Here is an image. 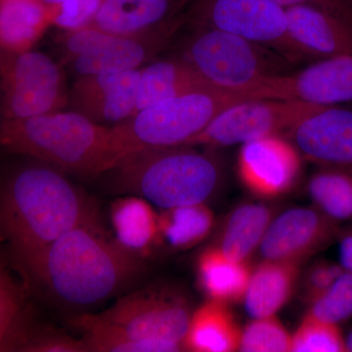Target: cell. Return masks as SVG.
I'll use <instances>...</instances> for the list:
<instances>
[{
  "instance_id": "1",
  "label": "cell",
  "mask_w": 352,
  "mask_h": 352,
  "mask_svg": "<svg viewBox=\"0 0 352 352\" xmlns=\"http://www.w3.org/2000/svg\"><path fill=\"white\" fill-rule=\"evenodd\" d=\"M20 268L27 286L60 305L87 307L126 288L143 265L140 256L104 232L94 219L65 233Z\"/></svg>"
},
{
  "instance_id": "2",
  "label": "cell",
  "mask_w": 352,
  "mask_h": 352,
  "mask_svg": "<svg viewBox=\"0 0 352 352\" xmlns=\"http://www.w3.org/2000/svg\"><path fill=\"white\" fill-rule=\"evenodd\" d=\"M97 219L91 201L63 171L47 164L20 166L1 191L2 239L22 265L65 233Z\"/></svg>"
},
{
  "instance_id": "3",
  "label": "cell",
  "mask_w": 352,
  "mask_h": 352,
  "mask_svg": "<svg viewBox=\"0 0 352 352\" xmlns=\"http://www.w3.org/2000/svg\"><path fill=\"white\" fill-rule=\"evenodd\" d=\"M103 175L113 193L141 197L163 210L204 203L219 187L221 168L210 153L175 146L131 153Z\"/></svg>"
},
{
  "instance_id": "4",
  "label": "cell",
  "mask_w": 352,
  "mask_h": 352,
  "mask_svg": "<svg viewBox=\"0 0 352 352\" xmlns=\"http://www.w3.org/2000/svg\"><path fill=\"white\" fill-rule=\"evenodd\" d=\"M110 138L111 126L71 110L28 119H2L0 124V143L7 152L90 178L103 173Z\"/></svg>"
},
{
  "instance_id": "5",
  "label": "cell",
  "mask_w": 352,
  "mask_h": 352,
  "mask_svg": "<svg viewBox=\"0 0 352 352\" xmlns=\"http://www.w3.org/2000/svg\"><path fill=\"white\" fill-rule=\"evenodd\" d=\"M245 100L251 99L240 91L207 87L139 111L129 120L111 126L103 173L131 153L148 148L184 145L203 131L220 113Z\"/></svg>"
},
{
  "instance_id": "6",
  "label": "cell",
  "mask_w": 352,
  "mask_h": 352,
  "mask_svg": "<svg viewBox=\"0 0 352 352\" xmlns=\"http://www.w3.org/2000/svg\"><path fill=\"white\" fill-rule=\"evenodd\" d=\"M179 56L214 87L234 91L261 78L286 74L294 65L270 47L207 28L194 29Z\"/></svg>"
},
{
  "instance_id": "7",
  "label": "cell",
  "mask_w": 352,
  "mask_h": 352,
  "mask_svg": "<svg viewBox=\"0 0 352 352\" xmlns=\"http://www.w3.org/2000/svg\"><path fill=\"white\" fill-rule=\"evenodd\" d=\"M187 22L261 44L293 64L308 61L291 38L286 8L273 0H192Z\"/></svg>"
},
{
  "instance_id": "8",
  "label": "cell",
  "mask_w": 352,
  "mask_h": 352,
  "mask_svg": "<svg viewBox=\"0 0 352 352\" xmlns=\"http://www.w3.org/2000/svg\"><path fill=\"white\" fill-rule=\"evenodd\" d=\"M2 119H28L68 107L69 91L61 65L39 51H1Z\"/></svg>"
},
{
  "instance_id": "9",
  "label": "cell",
  "mask_w": 352,
  "mask_h": 352,
  "mask_svg": "<svg viewBox=\"0 0 352 352\" xmlns=\"http://www.w3.org/2000/svg\"><path fill=\"white\" fill-rule=\"evenodd\" d=\"M328 106L293 99H251L219 113L203 131L183 146L208 150L245 144L270 135H286L310 116Z\"/></svg>"
},
{
  "instance_id": "10",
  "label": "cell",
  "mask_w": 352,
  "mask_h": 352,
  "mask_svg": "<svg viewBox=\"0 0 352 352\" xmlns=\"http://www.w3.org/2000/svg\"><path fill=\"white\" fill-rule=\"evenodd\" d=\"M192 314L182 294L151 285L122 296L97 315L136 339L175 342L185 349Z\"/></svg>"
},
{
  "instance_id": "11",
  "label": "cell",
  "mask_w": 352,
  "mask_h": 352,
  "mask_svg": "<svg viewBox=\"0 0 352 352\" xmlns=\"http://www.w3.org/2000/svg\"><path fill=\"white\" fill-rule=\"evenodd\" d=\"M250 99H293L333 106L352 101V56L328 58L298 72L261 78L241 90Z\"/></svg>"
},
{
  "instance_id": "12",
  "label": "cell",
  "mask_w": 352,
  "mask_h": 352,
  "mask_svg": "<svg viewBox=\"0 0 352 352\" xmlns=\"http://www.w3.org/2000/svg\"><path fill=\"white\" fill-rule=\"evenodd\" d=\"M302 156L284 135H270L245 143L238 157L241 180L254 195L273 198L295 186Z\"/></svg>"
},
{
  "instance_id": "13",
  "label": "cell",
  "mask_w": 352,
  "mask_h": 352,
  "mask_svg": "<svg viewBox=\"0 0 352 352\" xmlns=\"http://www.w3.org/2000/svg\"><path fill=\"white\" fill-rule=\"evenodd\" d=\"M302 157L352 175V109L328 106L286 134Z\"/></svg>"
},
{
  "instance_id": "14",
  "label": "cell",
  "mask_w": 352,
  "mask_h": 352,
  "mask_svg": "<svg viewBox=\"0 0 352 352\" xmlns=\"http://www.w3.org/2000/svg\"><path fill=\"white\" fill-rule=\"evenodd\" d=\"M141 71L76 76L69 88V110L103 126L129 120L135 112Z\"/></svg>"
},
{
  "instance_id": "15",
  "label": "cell",
  "mask_w": 352,
  "mask_h": 352,
  "mask_svg": "<svg viewBox=\"0 0 352 352\" xmlns=\"http://www.w3.org/2000/svg\"><path fill=\"white\" fill-rule=\"evenodd\" d=\"M186 22L187 14L175 22L144 34L135 36L113 34L111 41L99 52L74 58L66 65L76 76L124 73L144 68L168 47Z\"/></svg>"
},
{
  "instance_id": "16",
  "label": "cell",
  "mask_w": 352,
  "mask_h": 352,
  "mask_svg": "<svg viewBox=\"0 0 352 352\" xmlns=\"http://www.w3.org/2000/svg\"><path fill=\"white\" fill-rule=\"evenodd\" d=\"M336 221L311 208L287 210L271 222L261 245L266 261H296L326 247L337 236Z\"/></svg>"
},
{
  "instance_id": "17",
  "label": "cell",
  "mask_w": 352,
  "mask_h": 352,
  "mask_svg": "<svg viewBox=\"0 0 352 352\" xmlns=\"http://www.w3.org/2000/svg\"><path fill=\"white\" fill-rule=\"evenodd\" d=\"M289 32L308 61L352 56V24L312 6L286 8Z\"/></svg>"
},
{
  "instance_id": "18",
  "label": "cell",
  "mask_w": 352,
  "mask_h": 352,
  "mask_svg": "<svg viewBox=\"0 0 352 352\" xmlns=\"http://www.w3.org/2000/svg\"><path fill=\"white\" fill-rule=\"evenodd\" d=\"M192 0H105L87 28L118 36L154 31L186 15Z\"/></svg>"
},
{
  "instance_id": "19",
  "label": "cell",
  "mask_w": 352,
  "mask_h": 352,
  "mask_svg": "<svg viewBox=\"0 0 352 352\" xmlns=\"http://www.w3.org/2000/svg\"><path fill=\"white\" fill-rule=\"evenodd\" d=\"M58 4L43 0H0L1 51L23 53L32 50L48 28L54 25Z\"/></svg>"
},
{
  "instance_id": "20",
  "label": "cell",
  "mask_w": 352,
  "mask_h": 352,
  "mask_svg": "<svg viewBox=\"0 0 352 352\" xmlns=\"http://www.w3.org/2000/svg\"><path fill=\"white\" fill-rule=\"evenodd\" d=\"M207 87L214 85L183 58L155 60L141 71L133 116L159 102Z\"/></svg>"
},
{
  "instance_id": "21",
  "label": "cell",
  "mask_w": 352,
  "mask_h": 352,
  "mask_svg": "<svg viewBox=\"0 0 352 352\" xmlns=\"http://www.w3.org/2000/svg\"><path fill=\"white\" fill-rule=\"evenodd\" d=\"M296 261H266L252 272L244 296L245 312L254 319L275 316L293 294Z\"/></svg>"
},
{
  "instance_id": "22",
  "label": "cell",
  "mask_w": 352,
  "mask_h": 352,
  "mask_svg": "<svg viewBox=\"0 0 352 352\" xmlns=\"http://www.w3.org/2000/svg\"><path fill=\"white\" fill-rule=\"evenodd\" d=\"M113 237L127 251L143 258L157 245L159 214L141 197L122 195L110 210Z\"/></svg>"
},
{
  "instance_id": "23",
  "label": "cell",
  "mask_w": 352,
  "mask_h": 352,
  "mask_svg": "<svg viewBox=\"0 0 352 352\" xmlns=\"http://www.w3.org/2000/svg\"><path fill=\"white\" fill-rule=\"evenodd\" d=\"M241 333L226 303L210 300L192 314L185 339L186 351H239Z\"/></svg>"
},
{
  "instance_id": "24",
  "label": "cell",
  "mask_w": 352,
  "mask_h": 352,
  "mask_svg": "<svg viewBox=\"0 0 352 352\" xmlns=\"http://www.w3.org/2000/svg\"><path fill=\"white\" fill-rule=\"evenodd\" d=\"M197 274L199 285L208 298L227 305L244 300L252 271L247 261H231L215 247L201 254Z\"/></svg>"
},
{
  "instance_id": "25",
  "label": "cell",
  "mask_w": 352,
  "mask_h": 352,
  "mask_svg": "<svg viewBox=\"0 0 352 352\" xmlns=\"http://www.w3.org/2000/svg\"><path fill=\"white\" fill-rule=\"evenodd\" d=\"M271 219L272 212L265 206L251 204L238 208L226 221L219 249L231 261H247L263 242Z\"/></svg>"
},
{
  "instance_id": "26",
  "label": "cell",
  "mask_w": 352,
  "mask_h": 352,
  "mask_svg": "<svg viewBox=\"0 0 352 352\" xmlns=\"http://www.w3.org/2000/svg\"><path fill=\"white\" fill-rule=\"evenodd\" d=\"M72 325L82 333L89 352H178L184 346L163 340L136 339L97 314L75 317Z\"/></svg>"
},
{
  "instance_id": "27",
  "label": "cell",
  "mask_w": 352,
  "mask_h": 352,
  "mask_svg": "<svg viewBox=\"0 0 352 352\" xmlns=\"http://www.w3.org/2000/svg\"><path fill=\"white\" fill-rule=\"evenodd\" d=\"M36 327L24 289L2 268L0 274V351H22Z\"/></svg>"
},
{
  "instance_id": "28",
  "label": "cell",
  "mask_w": 352,
  "mask_h": 352,
  "mask_svg": "<svg viewBox=\"0 0 352 352\" xmlns=\"http://www.w3.org/2000/svg\"><path fill=\"white\" fill-rule=\"evenodd\" d=\"M214 222V214L204 203L163 210L157 245L175 250L195 247L208 237Z\"/></svg>"
},
{
  "instance_id": "29",
  "label": "cell",
  "mask_w": 352,
  "mask_h": 352,
  "mask_svg": "<svg viewBox=\"0 0 352 352\" xmlns=\"http://www.w3.org/2000/svg\"><path fill=\"white\" fill-rule=\"evenodd\" d=\"M308 193L321 212L333 221L352 219V175L321 168L310 177Z\"/></svg>"
},
{
  "instance_id": "30",
  "label": "cell",
  "mask_w": 352,
  "mask_h": 352,
  "mask_svg": "<svg viewBox=\"0 0 352 352\" xmlns=\"http://www.w3.org/2000/svg\"><path fill=\"white\" fill-rule=\"evenodd\" d=\"M291 351L344 352L346 340L336 324L305 316L302 325L292 337Z\"/></svg>"
},
{
  "instance_id": "31",
  "label": "cell",
  "mask_w": 352,
  "mask_h": 352,
  "mask_svg": "<svg viewBox=\"0 0 352 352\" xmlns=\"http://www.w3.org/2000/svg\"><path fill=\"white\" fill-rule=\"evenodd\" d=\"M307 316L326 323L338 324L352 316V274L344 271L317 300Z\"/></svg>"
},
{
  "instance_id": "32",
  "label": "cell",
  "mask_w": 352,
  "mask_h": 352,
  "mask_svg": "<svg viewBox=\"0 0 352 352\" xmlns=\"http://www.w3.org/2000/svg\"><path fill=\"white\" fill-rule=\"evenodd\" d=\"M292 337L275 316L254 319L241 333L239 351H291Z\"/></svg>"
},
{
  "instance_id": "33",
  "label": "cell",
  "mask_w": 352,
  "mask_h": 352,
  "mask_svg": "<svg viewBox=\"0 0 352 352\" xmlns=\"http://www.w3.org/2000/svg\"><path fill=\"white\" fill-rule=\"evenodd\" d=\"M21 352H89L85 340L55 329L36 326Z\"/></svg>"
},
{
  "instance_id": "34",
  "label": "cell",
  "mask_w": 352,
  "mask_h": 352,
  "mask_svg": "<svg viewBox=\"0 0 352 352\" xmlns=\"http://www.w3.org/2000/svg\"><path fill=\"white\" fill-rule=\"evenodd\" d=\"M105 0H65L58 4L54 25L63 31H76L91 24Z\"/></svg>"
},
{
  "instance_id": "35",
  "label": "cell",
  "mask_w": 352,
  "mask_h": 352,
  "mask_svg": "<svg viewBox=\"0 0 352 352\" xmlns=\"http://www.w3.org/2000/svg\"><path fill=\"white\" fill-rule=\"evenodd\" d=\"M342 266L328 263L316 264L308 273L305 281V296L308 302H314L315 300L323 295L344 272Z\"/></svg>"
},
{
  "instance_id": "36",
  "label": "cell",
  "mask_w": 352,
  "mask_h": 352,
  "mask_svg": "<svg viewBox=\"0 0 352 352\" xmlns=\"http://www.w3.org/2000/svg\"><path fill=\"white\" fill-rule=\"evenodd\" d=\"M284 8L295 6H312L327 10L352 24V0H273Z\"/></svg>"
},
{
  "instance_id": "37",
  "label": "cell",
  "mask_w": 352,
  "mask_h": 352,
  "mask_svg": "<svg viewBox=\"0 0 352 352\" xmlns=\"http://www.w3.org/2000/svg\"><path fill=\"white\" fill-rule=\"evenodd\" d=\"M340 264L347 272H352V233L342 238L340 247Z\"/></svg>"
},
{
  "instance_id": "38",
  "label": "cell",
  "mask_w": 352,
  "mask_h": 352,
  "mask_svg": "<svg viewBox=\"0 0 352 352\" xmlns=\"http://www.w3.org/2000/svg\"><path fill=\"white\" fill-rule=\"evenodd\" d=\"M346 351L352 352V331L346 340Z\"/></svg>"
},
{
  "instance_id": "39",
  "label": "cell",
  "mask_w": 352,
  "mask_h": 352,
  "mask_svg": "<svg viewBox=\"0 0 352 352\" xmlns=\"http://www.w3.org/2000/svg\"><path fill=\"white\" fill-rule=\"evenodd\" d=\"M45 3L51 4V6H55V4L62 3L65 0H43Z\"/></svg>"
},
{
  "instance_id": "40",
  "label": "cell",
  "mask_w": 352,
  "mask_h": 352,
  "mask_svg": "<svg viewBox=\"0 0 352 352\" xmlns=\"http://www.w3.org/2000/svg\"><path fill=\"white\" fill-rule=\"evenodd\" d=\"M349 273H351V274H352V272H349Z\"/></svg>"
}]
</instances>
